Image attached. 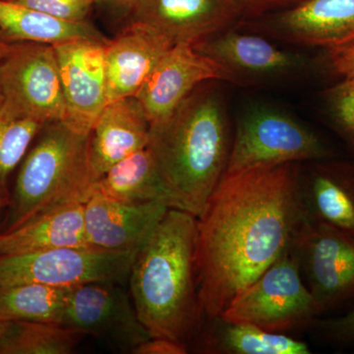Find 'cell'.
I'll list each match as a JSON object with an SVG mask.
<instances>
[{
  "instance_id": "e0dca14e",
  "label": "cell",
  "mask_w": 354,
  "mask_h": 354,
  "mask_svg": "<svg viewBox=\"0 0 354 354\" xmlns=\"http://www.w3.org/2000/svg\"><path fill=\"white\" fill-rule=\"evenodd\" d=\"M151 122L135 95L108 102L91 130L90 165L95 181L111 167L145 149Z\"/></svg>"
},
{
  "instance_id": "83f0119b",
  "label": "cell",
  "mask_w": 354,
  "mask_h": 354,
  "mask_svg": "<svg viewBox=\"0 0 354 354\" xmlns=\"http://www.w3.org/2000/svg\"><path fill=\"white\" fill-rule=\"evenodd\" d=\"M69 22H83L97 0H11Z\"/></svg>"
},
{
  "instance_id": "d6986e66",
  "label": "cell",
  "mask_w": 354,
  "mask_h": 354,
  "mask_svg": "<svg viewBox=\"0 0 354 354\" xmlns=\"http://www.w3.org/2000/svg\"><path fill=\"white\" fill-rule=\"evenodd\" d=\"M313 162L300 176L305 216L354 234V167L330 158Z\"/></svg>"
},
{
  "instance_id": "603a6c76",
  "label": "cell",
  "mask_w": 354,
  "mask_h": 354,
  "mask_svg": "<svg viewBox=\"0 0 354 354\" xmlns=\"http://www.w3.org/2000/svg\"><path fill=\"white\" fill-rule=\"evenodd\" d=\"M218 321L215 332L203 337L204 353L227 354H309V346L283 333L269 332L250 324Z\"/></svg>"
},
{
  "instance_id": "4316f807",
  "label": "cell",
  "mask_w": 354,
  "mask_h": 354,
  "mask_svg": "<svg viewBox=\"0 0 354 354\" xmlns=\"http://www.w3.org/2000/svg\"><path fill=\"white\" fill-rule=\"evenodd\" d=\"M327 100L335 124L354 147V77L330 88Z\"/></svg>"
},
{
  "instance_id": "1f68e13d",
  "label": "cell",
  "mask_w": 354,
  "mask_h": 354,
  "mask_svg": "<svg viewBox=\"0 0 354 354\" xmlns=\"http://www.w3.org/2000/svg\"><path fill=\"white\" fill-rule=\"evenodd\" d=\"M241 17L244 16H260L262 14L277 8V7L286 6L297 0H232Z\"/></svg>"
},
{
  "instance_id": "52a82bcc",
  "label": "cell",
  "mask_w": 354,
  "mask_h": 354,
  "mask_svg": "<svg viewBox=\"0 0 354 354\" xmlns=\"http://www.w3.org/2000/svg\"><path fill=\"white\" fill-rule=\"evenodd\" d=\"M330 156L322 140L295 118L274 109H259L239 121L225 174Z\"/></svg>"
},
{
  "instance_id": "ba28073f",
  "label": "cell",
  "mask_w": 354,
  "mask_h": 354,
  "mask_svg": "<svg viewBox=\"0 0 354 354\" xmlns=\"http://www.w3.org/2000/svg\"><path fill=\"white\" fill-rule=\"evenodd\" d=\"M0 94L26 118L43 123L64 120L66 104L53 44H11L0 59Z\"/></svg>"
},
{
  "instance_id": "d6a6232c",
  "label": "cell",
  "mask_w": 354,
  "mask_h": 354,
  "mask_svg": "<svg viewBox=\"0 0 354 354\" xmlns=\"http://www.w3.org/2000/svg\"><path fill=\"white\" fill-rule=\"evenodd\" d=\"M11 44H12V41H9V39L2 34V32L0 31V59L6 55Z\"/></svg>"
},
{
  "instance_id": "4dcf8cb0",
  "label": "cell",
  "mask_w": 354,
  "mask_h": 354,
  "mask_svg": "<svg viewBox=\"0 0 354 354\" xmlns=\"http://www.w3.org/2000/svg\"><path fill=\"white\" fill-rule=\"evenodd\" d=\"M330 69L344 78L354 77V44L328 53Z\"/></svg>"
},
{
  "instance_id": "ac0fdd59",
  "label": "cell",
  "mask_w": 354,
  "mask_h": 354,
  "mask_svg": "<svg viewBox=\"0 0 354 354\" xmlns=\"http://www.w3.org/2000/svg\"><path fill=\"white\" fill-rule=\"evenodd\" d=\"M174 46L153 28L129 23L106 44L109 102L136 95L162 57Z\"/></svg>"
},
{
  "instance_id": "4fadbf2b",
  "label": "cell",
  "mask_w": 354,
  "mask_h": 354,
  "mask_svg": "<svg viewBox=\"0 0 354 354\" xmlns=\"http://www.w3.org/2000/svg\"><path fill=\"white\" fill-rule=\"evenodd\" d=\"M253 26L297 46L344 48L354 44V0H304Z\"/></svg>"
},
{
  "instance_id": "5bb4252c",
  "label": "cell",
  "mask_w": 354,
  "mask_h": 354,
  "mask_svg": "<svg viewBox=\"0 0 354 354\" xmlns=\"http://www.w3.org/2000/svg\"><path fill=\"white\" fill-rule=\"evenodd\" d=\"M129 23L153 28L174 46L195 44L241 17L232 0H135Z\"/></svg>"
},
{
  "instance_id": "8fae6325",
  "label": "cell",
  "mask_w": 354,
  "mask_h": 354,
  "mask_svg": "<svg viewBox=\"0 0 354 354\" xmlns=\"http://www.w3.org/2000/svg\"><path fill=\"white\" fill-rule=\"evenodd\" d=\"M120 285L99 281L70 288L62 325L131 353L151 335Z\"/></svg>"
},
{
  "instance_id": "e575fe53",
  "label": "cell",
  "mask_w": 354,
  "mask_h": 354,
  "mask_svg": "<svg viewBox=\"0 0 354 354\" xmlns=\"http://www.w3.org/2000/svg\"><path fill=\"white\" fill-rule=\"evenodd\" d=\"M9 200L4 199V198H0V211H1L2 209L7 208Z\"/></svg>"
},
{
  "instance_id": "9a60e30c",
  "label": "cell",
  "mask_w": 354,
  "mask_h": 354,
  "mask_svg": "<svg viewBox=\"0 0 354 354\" xmlns=\"http://www.w3.org/2000/svg\"><path fill=\"white\" fill-rule=\"evenodd\" d=\"M227 81L215 62L198 53L192 44H178L160 60L135 97L151 125L165 120L200 85Z\"/></svg>"
},
{
  "instance_id": "2e32d148",
  "label": "cell",
  "mask_w": 354,
  "mask_h": 354,
  "mask_svg": "<svg viewBox=\"0 0 354 354\" xmlns=\"http://www.w3.org/2000/svg\"><path fill=\"white\" fill-rule=\"evenodd\" d=\"M169 209L162 202L127 204L93 190L84 204L88 245L102 250L138 252Z\"/></svg>"
},
{
  "instance_id": "836d02e7",
  "label": "cell",
  "mask_w": 354,
  "mask_h": 354,
  "mask_svg": "<svg viewBox=\"0 0 354 354\" xmlns=\"http://www.w3.org/2000/svg\"><path fill=\"white\" fill-rule=\"evenodd\" d=\"M106 1L111 2V3L115 4V6L125 7V8L128 9L132 6L135 0H106Z\"/></svg>"
},
{
  "instance_id": "7a4b0ae2",
  "label": "cell",
  "mask_w": 354,
  "mask_h": 354,
  "mask_svg": "<svg viewBox=\"0 0 354 354\" xmlns=\"http://www.w3.org/2000/svg\"><path fill=\"white\" fill-rule=\"evenodd\" d=\"M197 218L169 208L139 249L129 274L130 293L151 337L188 346L200 335L203 315L198 295Z\"/></svg>"
},
{
  "instance_id": "f546056e",
  "label": "cell",
  "mask_w": 354,
  "mask_h": 354,
  "mask_svg": "<svg viewBox=\"0 0 354 354\" xmlns=\"http://www.w3.org/2000/svg\"><path fill=\"white\" fill-rule=\"evenodd\" d=\"M131 353L186 354L188 353V346L181 342L165 339V337H150L134 348Z\"/></svg>"
},
{
  "instance_id": "d590c367",
  "label": "cell",
  "mask_w": 354,
  "mask_h": 354,
  "mask_svg": "<svg viewBox=\"0 0 354 354\" xmlns=\"http://www.w3.org/2000/svg\"><path fill=\"white\" fill-rule=\"evenodd\" d=\"M6 321H4L3 319L0 317V333H1L2 329H3L4 324H6Z\"/></svg>"
},
{
  "instance_id": "cb8c5ba5",
  "label": "cell",
  "mask_w": 354,
  "mask_h": 354,
  "mask_svg": "<svg viewBox=\"0 0 354 354\" xmlns=\"http://www.w3.org/2000/svg\"><path fill=\"white\" fill-rule=\"evenodd\" d=\"M84 335L59 324L6 321L0 333V354H69Z\"/></svg>"
},
{
  "instance_id": "6da1fadb",
  "label": "cell",
  "mask_w": 354,
  "mask_h": 354,
  "mask_svg": "<svg viewBox=\"0 0 354 354\" xmlns=\"http://www.w3.org/2000/svg\"><path fill=\"white\" fill-rule=\"evenodd\" d=\"M298 162L225 174L197 218L203 315L218 318L239 292L292 246L305 216Z\"/></svg>"
},
{
  "instance_id": "f1b7e54d",
  "label": "cell",
  "mask_w": 354,
  "mask_h": 354,
  "mask_svg": "<svg viewBox=\"0 0 354 354\" xmlns=\"http://www.w3.org/2000/svg\"><path fill=\"white\" fill-rule=\"evenodd\" d=\"M325 335L339 344H354V309L346 315L321 324Z\"/></svg>"
},
{
  "instance_id": "484cf974",
  "label": "cell",
  "mask_w": 354,
  "mask_h": 354,
  "mask_svg": "<svg viewBox=\"0 0 354 354\" xmlns=\"http://www.w3.org/2000/svg\"><path fill=\"white\" fill-rule=\"evenodd\" d=\"M46 123L16 113L0 94V198L9 200L8 181Z\"/></svg>"
},
{
  "instance_id": "ffe728a7",
  "label": "cell",
  "mask_w": 354,
  "mask_h": 354,
  "mask_svg": "<svg viewBox=\"0 0 354 354\" xmlns=\"http://www.w3.org/2000/svg\"><path fill=\"white\" fill-rule=\"evenodd\" d=\"M84 204L71 203L57 207L10 232H2L0 256L90 246L86 237Z\"/></svg>"
},
{
  "instance_id": "44dd1931",
  "label": "cell",
  "mask_w": 354,
  "mask_h": 354,
  "mask_svg": "<svg viewBox=\"0 0 354 354\" xmlns=\"http://www.w3.org/2000/svg\"><path fill=\"white\" fill-rule=\"evenodd\" d=\"M0 31L12 43L30 41L53 46L73 39H106L87 21L57 19L11 0H0Z\"/></svg>"
},
{
  "instance_id": "30bf717a",
  "label": "cell",
  "mask_w": 354,
  "mask_h": 354,
  "mask_svg": "<svg viewBox=\"0 0 354 354\" xmlns=\"http://www.w3.org/2000/svg\"><path fill=\"white\" fill-rule=\"evenodd\" d=\"M193 48L215 62L228 82L262 84L301 75L307 58L279 48L258 35L225 29L193 44Z\"/></svg>"
},
{
  "instance_id": "277c9868",
  "label": "cell",
  "mask_w": 354,
  "mask_h": 354,
  "mask_svg": "<svg viewBox=\"0 0 354 354\" xmlns=\"http://www.w3.org/2000/svg\"><path fill=\"white\" fill-rule=\"evenodd\" d=\"M90 133L62 120L46 123L20 165L7 206L4 232L71 203H85L95 179L90 165Z\"/></svg>"
},
{
  "instance_id": "7c38bea8",
  "label": "cell",
  "mask_w": 354,
  "mask_h": 354,
  "mask_svg": "<svg viewBox=\"0 0 354 354\" xmlns=\"http://www.w3.org/2000/svg\"><path fill=\"white\" fill-rule=\"evenodd\" d=\"M106 41L80 39L53 44L66 104L65 123L90 133L108 104Z\"/></svg>"
},
{
  "instance_id": "5b68a950",
  "label": "cell",
  "mask_w": 354,
  "mask_h": 354,
  "mask_svg": "<svg viewBox=\"0 0 354 354\" xmlns=\"http://www.w3.org/2000/svg\"><path fill=\"white\" fill-rule=\"evenodd\" d=\"M323 312L301 278L291 246L239 292L218 318L283 333L309 325Z\"/></svg>"
},
{
  "instance_id": "9c48e42d",
  "label": "cell",
  "mask_w": 354,
  "mask_h": 354,
  "mask_svg": "<svg viewBox=\"0 0 354 354\" xmlns=\"http://www.w3.org/2000/svg\"><path fill=\"white\" fill-rule=\"evenodd\" d=\"M292 249L323 311L354 298V234L305 220Z\"/></svg>"
},
{
  "instance_id": "3957f363",
  "label": "cell",
  "mask_w": 354,
  "mask_h": 354,
  "mask_svg": "<svg viewBox=\"0 0 354 354\" xmlns=\"http://www.w3.org/2000/svg\"><path fill=\"white\" fill-rule=\"evenodd\" d=\"M204 84L171 115L151 125L148 145L167 190L169 208L196 218L225 176L232 148L221 97Z\"/></svg>"
},
{
  "instance_id": "8992f818",
  "label": "cell",
  "mask_w": 354,
  "mask_h": 354,
  "mask_svg": "<svg viewBox=\"0 0 354 354\" xmlns=\"http://www.w3.org/2000/svg\"><path fill=\"white\" fill-rule=\"evenodd\" d=\"M137 252L94 247H65L20 255L0 256V286L38 283L69 288L129 278Z\"/></svg>"
},
{
  "instance_id": "7402d4cb",
  "label": "cell",
  "mask_w": 354,
  "mask_h": 354,
  "mask_svg": "<svg viewBox=\"0 0 354 354\" xmlns=\"http://www.w3.org/2000/svg\"><path fill=\"white\" fill-rule=\"evenodd\" d=\"M93 190L127 204L162 202L169 196L150 149L132 153L97 179Z\"/></svg>"
},
{
  "instance_id": "d4e9b609",
  "label": "cell",
  "mask_w": 354,
  "mask_h": 354,
  "mask_svg": "<svg viewBox=\"0 0 354 354\" xmlns=\"http://www.w3.org/2000/svg\"><path fill=\"white\" fill-rule=\"evenodd\" d=\"M69 288L38 283L0 286V317L4 321H34L62 325Z\"/></svg>"
}]
</instances>
